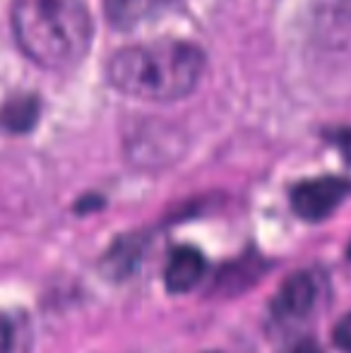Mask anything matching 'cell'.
Listing matches in <instances>:
<instances>
[{
	"label": "cell",
	"mask_w": 351,
	"mask_h": 353,
	"mask_svg": "<svg viewBox=\"0 0 351 353\" xmlns=\"http://www.w3.org/2000/svg\"><path fill=\"white\" fill-rule=\"evenodd\" d=\"M37 97H14L0 113V123L10 132H29L39 121Z\"/></svg>",
	"instance_id": "8"
},
{
	"label": "cell",
	"mask_w": 351,
	"mask_h": 353,
	"mask_svg": "<svg viewBox=\"0 0 351 353\" xmlns=\"http://www.w3.org/2000/svg\"><path fill=\"white\" fill-rule=\"evenodd\" d=\"M330 140L337 144V149L342 152V157L351 163V128H339V130L330 132Z\"/></svg>",
	"instance_id": "11"
},
{
	"label": "cell",
	"mask_w": 351,
	"mask_h": 353,
	"mask_svg": "<svg viewBox=\"0 0 351 353\" xmlns=\"http://www.w3.org/2000/svg\"><path fill=\"white\" fill-rule=\"evenodd\" d=\"M351 195V181L342 176H323L303 181L291 190V207L305 221H323Z\"/></svg>",
	"instance_id": "3"
},
{
	"label": "cell",
	"mask_w": 351,
	"mask_h": 353,
	"mask_svg": "<svg viewBox=\"0 0 351 353\" xmlns=\"http://www.w3.org/2000/svg\"><path fill=\"white\" fill-rule=\"evenodd\" d=\"M12 349V327L5 317H0V353H10Z\"/></svg>",
	"instance_id": "12"
},
{
	"label": "cell",
	"mask_w": 351,
	"mask_h": 353,
	"mask_svg": "<svg viewBox=\"0 0 351 353\" xmlns=\"http://www.w3.org/2000/svg\"><path fill=\"white\" fill-rule=\"evenodd\" d=\"M176 0H103L106 19L118 29H132L166 12Z\"/></svg>",
	"instance_id": "6"
},
{
	"label": "cell",
	"mask_w": 351,
	"mask_h": 353,
	"mask_svg": "<svg viewBox=\"0 0 351 353\" xmlns=\"http://www.w3.org/2000/svg\"><path fill=\"white\" fill-rule=\"evenodd\" d=\"M332 341L342 353H351V312H349V315H344L342 320L334 325Z\"/></svg>",
	"instance_id": "10"
},
{
	"label": "cell",
	"mask_w": 351,
	"mask_h": 353,
	"mask_svg": "<svg viewBox=\"0 0 351 353\" xmlns=\"http://www.w3.org/2000/svg\"><path fill=\"white\" fill-rule=\"evenodd\" d=\"M286 353H323V351H320V346L315 344V341L303 339V341H296V344L291 346Z\"/></svg>",
	"instance_id": "13"
},
{
	"label": "cell",
	"mask_w": 351,
	"mask_h": 353,
	"mask_svg": "<svg viewBox=\"0 0 351 353\" xmlns=\"http://www.w3.org/2000/svg\"><path fill=\"white\" fill-rule=\"evenodd\" d=\"M349 257H351V245H349Z\"/></svg>",
	"instance_id": "14"
},
{
	"label": "cell",
	"mask_w": 351,
	"mask_h": 353,
	"mask_svg": "<svg viewBox=\"0 0 351 353\" xmlns=\"http://www.w3.org/2000/svg\"><path fill=\"white\" fill-rule=\"evenodd\" d=\"M315 303V279L308 272H296L279 286L274 301H272V312L279 320H299L313 307Z\"/></svg>",
	"instance_id": "4"
},
{
	"label": "cell",
	"mask_w": 351,
	"mask_h": 353,
	"mask_svg": "<svg viewBox=\"0 0 351 353\" xmlns=\"http://www.w3.org/2000/svg\"><path fill=\"white\" fill-rule=\"evenodd\" d=\"M10 24L24 56L46 70H70L92 48L85 0H12Z\"/></svg>",
	"instance_id": "2"
},
{
	"label": "cell",
	"mask_w": 351,
	"mask_h": 353,
	"mask_svg": "<svg viewBox=\"0 0 351 353\" xmlns=\"http://www.w3.org/2000/svg\"><path fill=\"white\" fill-rule=\"evenodd\" d=\"M202 274H205V257L200 250L190 245L176 248L169 255L164 270V281L171 293H188L200 283Z\"/></svg>",
	"instance_id": "5"
},
{
	"label": "cell",
	"mask_w": 351,
	"mask_h": 353,
	"mask_svg": "<svg viewBox=\"0 0 351 353\" xmlns=\"http://www.w3.org/2000/svg\"><path fill=\"white\" fill-rule=\"evenodd\" d=\"M267 270L265 260L258 257H245V260H236L231 265H226L219 272V279H217V291L224 293V296H234L241 293L243 288H248L250 283H255L260 274Z\"/></svg>",
	"instance_id": "7"
},
{
	"label": "cell",
	"mask_w": 351,
	"mask_h": 353,
	"mask_svg": "<svg viewBox=\"0 0 351 353\" xmlns=\"http://www.w3.org/2000/svg\"><path fill=\"white\" fill-rule=\"evenodd\" d=\"M207 58L200 46L161 39L126 46L108 61V82L128 97L145 101H181L200 84Z\"/></svg>",
	"instance_id": "1"
},
{
	"label": "cell",
	"mask_w": 351,
	"mask_h": 353,
	"mask_svg": "<svg viewBox=\"0 0 351 353\" xmlns=\"http://www.w3.org/2000/svg\"><path fill=\"white\" fill-rule=\"evenodd\" d=\"M140 248L142 243L140 241H116V245L111 248V252L106 255L103 260V272L111 274L113 279H123L128 276L137 265H140Z\"/></svg>",
	"instance_id": "9"
}]
</instances>
